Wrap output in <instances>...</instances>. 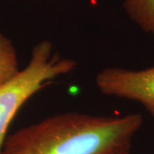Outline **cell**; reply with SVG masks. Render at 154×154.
Returning <instances> with one entry per match:
<instances>
[{"mask_svg":"<svg viewBox=\"0 0 154 154\" xmlns=\"http://www.w3.org/2000/svg\"><path fill=\"white\" fill-rule=\"evenodd\" d=\"M77 66L76 61L55 51L50 40L43 39L33 46L28 65L0 84V152L8 128L22 105L54 80L71 74Z\"/></svg>","mask_w":154,"mask_h":154,"instance_id":"cell-2","label":"cell"},{"mask_svg":"<svg viewBox=\"0 0 154 154\" xmlns=\"http://www.w3.org/2000/svg\"><path fill=\"white\" fill-rule=\"evenodd\" d=\"M17 53L11 39L0 33V84L19 71Z\"/></svg>","mask_w":154,"mask_h":154,"instance_id":"cell-5","label":"cell"},{"mask_svg":"<svg viewBox=\"0 0 154 154\" xmlns=\"http://www.w3.org/2000/svg\"><path fill=\"white\" fill-rule=\"evenodd\" d=\"M142 124L139 113L116 116L64 112L13 133L0 154H129Z\"/></svg>","mask_w":154,"mask_h":154,"instance_id":"cell-1","label":"cell"},{"mask_svg":"<svg viewBox=\"0 0 154 154\" xmlns=\"http://www.w3.org/2000/svg\"><path fill=\"white\" fill-rule=\"evenodd\" d=\"M95 84L106 96L140 104L154 120V66L142 69L105 68L97 74Z\"/></svg>","mask_w":154,"mask_h":154,"instance_id":"cell-3","label":"cell"},{"mask_svg":"<svg viewBox=\"0 0 154 154\" xmlns=\"http://www.w3.org/2000/svg\"><path fill=\"white\" fill-rule=\"evenodd\" d=\"M123 9L138 28L154 36V0H124Z\"/></svg>","mask_w":154,"mask_h":154,"instance_id":"cell-4","label":"cell"}]
</instances>
